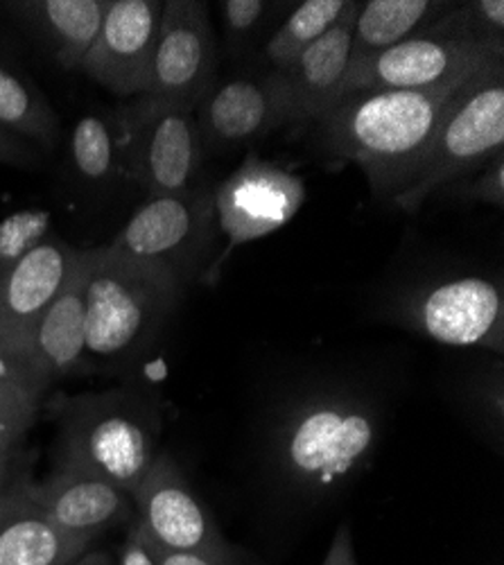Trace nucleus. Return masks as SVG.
<instances>
[{"instance_id": "f257e3e1", "label": "nucleus", "mask_w": 504, "mask_h": 565, "mask_svg": "<svg viewBox=\"0 0 504 565\" xmlns=\"http://www.w3.org/2000/svg\"><path fill=\"white\" fill-rule=\"evenodd\" d=\"M467 82L348 93L317 120L319 146L333 159L357 163L374 193L394 198Z\"/></svg>"}, {"instance_id": "f03ea898", "label": "nucleus", "mask_w": 504, "mask_h": 565, "mask_svg": "<svg viewBox=\"0 0 504 565\" xmlns=\"http://www.w3.org/2000/svg\"><path fill=\"white\" fill-rule=\"evenodd\" d=\"M55 468H73L107 480L127 493L141 484L157 457L161 420L139 392L118 387L57 396Z\"/></svg>"}, {"instance_id": "7ed1b4c3", "label": "nucleus", "mask_w": 504, "mask_h": 565, "mask_svg": "<svg viewBox=\"0 0 504 565\" xmlns=\"http://www.w3.org/2000/svg\"><path fill=\"white\" fill-rule=\"evenodd\" d=\"M86 252V355L125 360L141 353L172 312L181 282L109 245Z\"/></svg>"}, {"instance_id": "20e7f679", "label": "nucleus", "mask_w": 504, "mask_h": 565, "mask_svg": "<svg viewBox=\"0 0 504 565\" xmlns=\"http://www.w3.org/2000/svg\"><path fill=\"white\" fill-rule=\"evenodd\" d=\"M376 441L378 418L372 405L348 394L317 396L286 420L279 463L292 484L326 491L362 470Z\"/></svg>"}, {"instance_id": "39448f33", "label": "nucleus", "mask_w": 504, "mask_h": 565, "mask_svg": "<svg viewBox=\"0 0 504 565\" xmlns=\"http://www.w3.org/2000/svg\"><path fill=\"white\" fill-rule=\"evenodd\" d=\"M500 152H504V64L464 84L407 183L392 200L400 211L417 213L439 188Z\"/></svg>"}, {"instance_id": "423d86ee", "label": "nucleus", "mask_w": 504, "mask_h": 565, "mask_svg": "<svg viewBox=\"0 0 504 565\" xmlns=\"http://www.w3.org/2000/svg\"><path fill=\"white\" fill-rule=\"evenodd\" d=\"M122 177L150 198L191 191L204 148L193 111L136 98L118 122Z\"/></svg>"}, {"instance_id": "0eeeda50", "label": "nucleus", "mask_w": 504, "mask_h": 565, "mask_svg": "<svg viewBox=\"0 0 504 565\" xmlns=\"http://www.w3.org/2000/svg\"><path fill=\"white\" fill-rule=\"evenodd\" d=\"M215 198L206 185L150 198L109 243L118 254L172 274L181 286L202 265L213 235Z\"/></svg>"}, {"instance_id": "6e6552de", "label": "nucleus", "mask_w": 504, "mask_h": 565, "mask_svg": "<svg viewBox=\"0 0 504 565\" xmlns=\"http://www.w3.org/2000/svg\"><path fill=\"white\" fill-rule=\"evenodd\" d=\"M215 39L204 3H163L143 100L193 111L215 84Z\"/></svg>"}, {"instance_id": "1a4fd4ad", "label": "nucleus", "mask_w": 504, "mask_h": 565, "mask_svg": "<svg viewBox=\"0 0 504 565\" xmlns=\"http://www.w3.org/2000/svg\"><path fill=\"white\" fill-rule=\"evenodd\" d=\"M504 64V41L411 36L344 79L342 98L357 90H421L464 82Z\"/></svg>"}, {"instance_id": "9d476101", "label": "nucleus", "mask_w": 504, "mask_h": 565, "mask_svg": "<svg viewBox=\"0 0 504 565\" xmlns=\"http://www.w3.org/2000/svg\"><path fill=\"white\" fill-rule=\"evenodd\" d=\"M131 498L136 507L133 525L152 545L170 552L236 556L170 455L154 457Z\"/></svg>"}, {"instance_id": "9b49d317", "label": "nucleus", "mask_w": 504, "mask_h": 565, "mask_svg": "<svg viewBox=\"0 0 504 565\" xmlns=\"http://www.w3.org/2000/svg\"><path fill=\"white\" fill-rule=\"evenodd\" d=\"M213 198L217 226L228 238L226 256L292 222L305 202V183L292 170L249 152Z\"/></svg>"}, {"instance_id": "f8f14e48", "label": "nucleus", "mask_w": 504, "mask_h": 565, "mask_svg": "<svg viewBox=\"0 0 504 565\" xmlns=\"http://www.w3.org/2000/svg\"><path fill=\"white\" fill-rule=\"evenodd\" d=\"M407 319L441 344L504 353V299L495 280L467 276L439 282L409 303Z\"/></svg>"}, {"instance_id": "ddd939ff", "label": "nucleus", "mask_w": 504, "mask_h": 565, "mask_svg": "<svg viewBox=\"0 0 504 565\" xmlns=\"http://www.w3.org/2000/svg\"><path fill=\"white\" fill-rule=\"evenodd\" d=\"M163 3L111 0L82 71L118 98H141L148 86Z\"/></svg>"}, {"instance_id": "4468645a", "label": "nucleus", "mask_w": 504, "mask_h": 565, "mask_svg": "<svg viewBox=\"0 0 504 565\" xmlns=\"http://www.w3.org/2000/svg\"><path fill=\"white\" fill-rule=\"evenodd\" d=\"M204 152L222 154L288 125L277 73L215 82L195 109Z\"/></svg>"}, {"instance_id": "2eb2a0df", "label": "nucleus", "mask_w": 504, "mask_h": 565, "mask_svg": "<svg viewBox=\"0 0 504 565\" xmlns=\"http://www.w3.org/2000/svg\"><path fill=\"white\" fill-rule=\"evenodd\" d=\"M79 249L57 235L0 274V360L17 366L28 340L68 280Z\"/></svg>"}, {"instance_id": "dca6fc26", "label": "nucleus", "mask_w": 504, "mask_h": 565, "mask_svg": "<svg viewBox=\"0 0 504 565\" xmlns=\"http://www.w3.org/2000/svg\"><path fill=\"white\" fill-rule=\"evenodd\" d=\"M86 252L79 249L75 267L34 326L17 364L43 392L68 379L86 364Z\"/></svg>"}, {"instance_id": "f3484780", "label": "nucleus", "mask_w": 504, "mask_h": 565, "mask_svg": "<svg viewBox=\"0 0 504 565\" xmlns=\"http://www.w3.org/2000/svg\"><path fill=\"white\" fill-rule=\"evenodd\" d=\"M28 491L55 527L88 543L114 527L131 525L136 515L131 493L73 468H55L41 482L30 480Z\"/></svg>"}, {"instance_id": "a211bd4d", "label": "nucleus", "mask_w": 504, "mask_h": 565, "mask_svg": "<svg viewBox=\"0 0 504 565\" xmlns=\"http://www.w3.org/2000/svg\"><path fill=\"white\" fill-rule=\"evenodd\" d=\"M357 3H348L340 21L288 66L274 71L281 82L288 125L317 122L340 98L348 73Z\"/></svg>"}, {"instance_id": "6ab92c4d", "label": "nucleus", "mask_w": 504, "mask_h": 565, "mask_svg": "<svg viewBox=\"0 0 504 565\" xmlns=\"http://www.w3.org/2000/svg\"><path fill=\"white\" fill-rule=\"evenodd\" d=\"M25 478L0 507V565H71L94 547L55 527L30 498Z\"/></svg>"}, {"instance_id": "aec40b11", "label": "nucleus", "mask_w": 504, "mask_h": 565, "mask_svg": "<svg viewBox=\"0 0 504 565\" xmlns=\"http://www.w3.org/2000/svg\"><path fill=\"white\" fill-rule=\"evenodd\" d=\"M111 0H23L3 8L23 23L53 60L75 71L96 43Z\"/></svg>"}, {"instance_id": "412c9836", "label": "nucleus", "mask_w": 504, "mask_h": 565, "mask_svg": "<svg viewBox=\"0 0 504 565\" xmlns=\"http://www.w3.org/2000/svg\"><path fill=\"white\" fill-rule=\"evenodd\" d=\"M443 10H448V3H432V0H369L360 6L346 77L392 51L394 45L417 36Z\"/></svg>"}, {"instance_id": "4be33fe9", "label": "nucleus", "mask_w": 504, "mask_h": 565, "mask_svg": "<svg viewBox=\"0 0 504 565\" xmlns=\"http://www.w3.org/2000/svg\"><path fill=\"white\" fill-rule=\"evenodd\" d=\"M0 129L45 150H51L60 136V120L49 100L3 55H0Z\"/></svg>"}, {"instance_id": "5701e85b", "label": "nucleus", "mask_w": 504, "mask_h": 565, "mask_svg": "<svg viewBox=\"0 0 504 565\" xmlns=\"http://www.w3.org/2000/svg\"><path fill=\"white\" fill-rule=\"evenodd\" d=\"M348 8L346 0H305L281 23L265 45V57L279 71L322 39Z\"/></svg>"}, {"instance_id": "b1692460", "label": "nucleus", "mask_w": 504, "mask_h": 565, "mask_svg": "<svg viewBox=\"0 0 504 565\" xmlns=\"http://www.w3.org/2000/svg\"><path fill=\"white\" fill-rule=\"evenodd\" d=\"M71 163L86 183H109L122 177L118 129L103 116L88 114L71 131Z\"/></svg>"}, {"instance_id": "393cba45", "label": "nucleus", "mask_w": 504, "mask_h": 565, "mask_svg": "<svg viewBox=\"0 0 504 565\" xmlns=\"http://www.w3.org/2000/svg\"><path fill=\"white\" fill-rule=\"evenodd\" d=\"M43 394L25 373L0 360V452L25 441L36 423Z\"/></svg>"}, {"instance_id": "a878e982", "label": "nucleus", "mask_w": 504, "mask_h": 565, "mask_svg": "<svg viewBox=\"0 0 504 565\" xmlns=\"http://www.w3.org/2000/svg\"><path fill=\"white\" fill-rule=\"evenodd\" d=\"M417 36L457 41H504L502 0H475L467 6H448Z\"/></svg>"}, {"instance_id": "bb28decb", "label": "nucleus", "mask_w": 504, "mask_h": 565, "mask_svg": "<svg viewBox=\"0 0 504 565\" xmlns=\"http://www.w3.org/2000/svg\"><path fill=\"white\" fill-rule=\"evenodd\" d=\"M51 226V213L41 209H23L0 220V274L12 269L53 238Z\"/></svg>"}, {"instance_id": "cd10ccee", "label": "nucleus", "mask_w": 504, "mask_h": 565, "mask_svg": "<svg viewBox=\"0 0 504 565\" xmlns=\"http://www.w3.org/2000/svg\"><path fill=\"white\" fill-rule=\"evenodd\" d=\"M219 8L228 39L234 43H240L256 32V28L260 25L262 17L271 6L262 3V0H224Z\"/></svg>"}, {"instance_id": "c85d7f7f", "label": "nucleus", "mask_w": 504, "mask_h": 565, "mask_svg": "<svg viewBox=\"0 0 504 565\" xmlns=\"http://www.w3.org/2000/svg\"><path fill=\"white\" fill-rule=\"evenodd\" d=\"M486 170L469 185H464L460 195L471 202H482L495 209L504 206V152L486 161Z\"/></svg>"}, {"instance_id": "c756f323", "label": "nucleus", "mask_w": 504, "mask_h": 565, "mask_svg": "<svg viewBox=\"0 0 504 565\" xmlns=\"http://www.w3.org/2000/svg\"><path fill=\"white\" fill-rule=\"evenodd\" d=\"M30 476H32V452L25 448V444L0 452V507H3V502L14 491V487Z\"/></svg>"}, {"instance_id": "7c9ffc66", "label": "nucleus", "mask_w": 504, "mask_h": 565, "mask_svg": "<svg viewBox=\"0 0 504 565\" xmlns=\"http://www.w3.org/2000/svg\"><path fill=\"white\" fill-rule=\"evenodd\" d=\"M146 543H148V550H150L157 565H238V556H211V554H200V552H170V550H161V547L152 545L148 539H146Z\"/></svg>"}, {"instance_id": "2f4dec72", "label": "nucleus", "mask_w": 504, "mask_h": 565, "mask_svg": "<svg viewBox=\"0 0 504 565\" xmlns=\"http://www.w3.org/2000/svg\"><path fill=\"white\" fill-rule=\"evenodd\" d=\"M120 565H157L150 550H148V543L141 534V530L133 525H129V534L122 543V550H120Z\"/></svg>"}, {"instance_id": "473e14b6", "label": "nucleus", "mask_w": 504, "mask_h": 565, "mask_svg": "<svg viewBox=\"0 0 504 565\" xmlns=\"http://www.w3.org/2000/svg\"><path fill=\"white\" fill-rule=\"evenodd\" d=\"M0 163L19 166V168L32 166L34 163V150L30 148V143H25V140H19V138H14V136H10V134L0 129Z\"/></svg>"}, {"instance_id": "72a5a7b5", "label": "nucleus", "mask_w": 504, "mask_h": 565, "mask_svg": "<svg viewBox=\"0 0 504 565\" xmlns=\"http://www.w3.org/2000/svg\"><path fill=\"white\" fill-rule=\"evenodd\" d=\"M322 565H357L348 525H342V527L335 532V539H333V543H331V547H329V554H326V558H324Z\"/></svg>"}, {"instance_id": "f704fd0d", "label": "nucleus", "mask_w": 504, "mask_h": 565, "mask_svg": "<svg viewBox=\"0 0 504 565\" xmlns=\"http://www.w3.org/2000/svg\"><path fill=\"white\" fill-rule=\"evenodd\" d=\"M71 565H114V558H111L109 552L90 547L88 552H84V554H82L77 561H73Z\"/></svg>"}]
</instances>
